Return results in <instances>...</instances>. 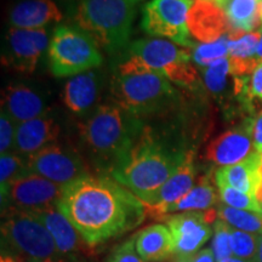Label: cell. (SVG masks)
Wrapping results in <instances>:
<instances>
[{
  "mask_svg": "<svg viewBox=\"0 0 262 262\" xmlns=\"http://www.w3.org/2000/svg\"><path fill=\"white\" fill-rule=\"evenodd\" d=\"M58 209L90 248L133 231L146 219L143 202L106 176H84L63 187Z\"/></svg>",
  "mask_w": 262,
  "mask_h": 262,
  "instance_id": "1",
  "label": "cell"
},
{
  "mask_svg": "<svg viewBox=\"0 0 262 262\" xmlns=\"http://www.w3.org/2000/svg\"><path fill=\"white\" fill-rule=\"evenodd\" d=\"M186 155L166 148L150 131L142 130L127 155L111 173L117 182L142 199L168 181Z\"/></svg>",
  "mask_w": 262,
  "mask_h": 262,
  "instance_id": "2",
  "label": "cell"
},
{
  "mask_svg": "<svg viewBox=\"0 0 262 262\" xmlns=\"http://www.w3.org/2000/svg\"><path fill=\"white\" fill-rule=\"evenodd\" d=\"M85 148L97 163L112 172L127 155L142 127L136 116L117 104H102L79 126Z\"/></svg>",
  "mask_w": 262,
  "mask_h": 262,
  "instance_id": "3",
  "label": "cell"
},
{
  "mask_svg": "<svg viewBox=\"0 0 262 262\" xmlns=\"http://www.w3.org/2000/svg\"><path fill=\"white\" fill-rule=\"evenodd\" d=\"M175 96L171 81L148 70L136 57L119 66L112 81V97L117 106L134 116L160 110Z\"/></svg>",
  "mask_w": 262,
  "mask_h": 262,
  "instance_id": "4",
  "label": "cell"
},
{
  "mask_svg": "<svg viewBox=\"0 0 262 262\" xmlns=\"http://www.w3.org/2000/svg\"><path fill=\"white\" fill-rule=\"evenodd\" d=\"M135 3V0H80L75 22L97 47L116 51L129 41Z\"/></svg>",
  "mask_w": 262,
  "mask_h": 262,
  "instance_id": "5",
  "label": "cell"
},
{
  "mask_svg": "<svg viewBox=\"0 0 262 262\" xmlns=\"http://www.w3.org/2000/svg\"><path fill=\"white\" fill-rule=\"evenodd\" d=\"M2 242L4 255L26 262L63 260L45 225L28 211L8 208L3 211Z\"/></svg>",
  "mask_w": 262,
  "mask_h": 262,
  "instance_id": "6",
  "label": "cell"
},
{
  "mask_svg": "<svg viewBox=\"0 0 262 262\" xmlns=\"http://www.w3.org/2000/svg\"><path fill=\"white\" fill-rule=\"evenodd\" d=\"M102 63L97 44L79 28L61 26L55 29L49 45V67L57 78L93 71Z\"/></svg>",
  "mask_w": 262,
  "mask_h": 262,
  "instance_id": "7",
  "label": "cell"
},
{
  "mask_svg": "<svg viewBox=\"0 0 262 262\" xmlns=\"http://www.w3.org/2000/svg\"><path fill=\"white\" fill-rule=\"evenodd\" d=\"M130 54L148 70L164 75L172 83L189 86L198 78V73L191 63L192 52L169 40L140 39L131 44Z\"/></svg>",
  "mask_w": 262,
  "mask_h": 262,
  "instance_id": "8",
  "label": "cell"
},
{
  "mask_svg": "<svg viewBox=\"0 0 262 262\" xmlns=\"http://www.w3.org/2000/svg\"><path fill=\"white\" fill-rule=\"evenodd\" d=\"M195 0H152L143 8L142 28L153 37L168 38L183 48H194L188 14Z\"/></svg>",
  "mask_w": 262,
  "mask_h": 262,
  "instance_id": "9",
  "label": "cell"
},
{
  "mask_svg": "<svg viewBox=\"0 0 262 262\" xmlns=\"http://www.w3.org/2000/svg\"><path fill=\"white\" fill-rule=\"evenodd\" d=\"M26 160L28 172L50 180L57 185L66 186L90 175L77 150L57 143L45 147Z\"/></svg>",
  "mask_w": 262,
  "mask_h": 262,
  "instance_id": "10",
  "label": "cell"
},
{
  "mask_svg": "<svg viewBox=\"0 0 262 262\" xmlns=\"http://www.w3.org/2000/svg\"><path fill=\"white\" fill-rule=\"evenodd\" d=\"M48 45L50 44L47 29L10 27L3 47V63L21 73H32Z\"/></svg>",
  "mask_w": 262,
  "mask_h": 262,
  "instance_id": "11",
  "label": "cell"
},
{
  "mask_svg": "<svg viewBox=\"0 0 262 262\" xmlns=\"http://www.w3.org/2000/svg\"><path fill=\"white\" fill-rule=\"evenodd\" d=\"M64 186L27 172L10 185L2 203L24 211H35L48 206L56 205L61 199Z\"/></svg>",
  "mask_w": 262,
  "mask_h": 262,
  "instance_id": "12",
  "label": "cell"
},
{
  "mask_svg": "<svg viewBox=\"0 0 262 262\" xmlns=\"http://www.w3.org/2000/svg\"><path fill=\"white\" fill-rule=\"evenodd\" d=\"M166 226L173 239L175 256H193L211 237L205 211H187L169 216Z\"/></svg>",
  "mask_w": 262,
  "mask_h": 262,
  "instance_id": "13",
  "label": "cell"
},
{
  "mask_svg": "<svg viewBox=\"0 0 262 262\" xmlns=\"http://www.w3.org/2000/svg\"><path fill=\"white\" fill-rule=\"evenodd\" d=\"M188 29L192 37L203 44L214 42L226 34L229 38L243 34L234 32L224 10L209 0H195L188 14Z\"/></svg>",
  "mask_w": 262,
  "mask_h": 262,
  "instance_id": "14",
  "label": "cell"
},
{
  "mask_svg": "<svg viewBox=\"0 0 262 262\" xmlns=\"http://www.w3.org/2000/svg\"><path fill=\"white\" fill-rule=\"evenodd\" d=\"M194 180L195 168L193 153L187 152L181 165L170 176L168 181L156 192L141 199L146 205L147 214L156 220L163 209L179 202L194 187Z\"/></svg>",
  "mask_w": 262,
  "mask_h": 262,
  "instance_id": "15",
  "label": "cell"
},
{
  "mask_svg": "<svg viewBox=\"0 0 262 262\" xmlns=\"http://www.w3.org/2000/svg\"><path fill=\"white\" fill-rule=\"evenodd\" d=\"M254 150L253 122H248L211 141L205 157L216 165L228 166L243 162Z\"/></svg>",
  "mask_w": 262,
  "mask_h": 262,
  "instance_id": "16",
  "label": "cell"
},
{
  "mask_svg": "<svg viewBox=\"0 0 262 262\" xmlns=\"http://www.w3.org/2000/svg\"><path fill=\"white\" fill-rule=\"evenodd\" d=\"M28 212L39 219L49 229L62 257L73 258L79 253H84L85 245L89 247L74 225L58 209L57 204Z\"/></svg>",
  "mask_w": 262,
  "mask_h": 262,
  "instance_id": "17",
  "label": "cell"
},
{
  "mask_svg": "<svg viewBox=\"0 0 262 262\" xmlns=\"http://www.w3.org/2000/svg\"><path fill=\"white\" fill-rule=\"evenodd\" d=\"M60 135V125L48 114L17 124L14 143V153L21 157H31L45 147L56 142Z\"/></svg>",
  "mask_w": 262,
  "mask_h": 262,
  "instance_id": "18",
  "label": "cell"
},
{
  "mask_svg": "<svg viewBox=\"0 0 262 262\" xmlns=\"http://www.w3.org/2000/svg\"><path fill=\"white\" fill-rule=\"evenodd\" d=\"M2 110L16 124H21L47 113L45 100L31 88L22 84L8 85L2 94Z\"/></svg>",
  "mask_w": 262,
  "mask_h": 262,
  "instance_id": "19",
  "label": "cell"
},
{
  "mask_svg": "<svg viewBox=\"0 0 262 262\" xmlns=\"http://www.w3.org/2000/svg\"><path fill=\"white\" fill-rule=\"evenodd\" d=\"M262 155L254 150L243 162L234 165L221 166L216 170L215 181L217 187H232L255 195V189L262 180L260 173Z\"/></svg>",
  "mask_w": 262,
  "mask_h": 262,
  "instance_id": "20",
  "label": "cell"
},
{
  "mask_svg": "<svg viewBox=\"0 0 262 262\" xmlns=\"http://www.w3.org/2000/svg\"><path fill=\"white\" fill-rule=\"evenodd\" d=\"M63 15L52 0H24L10 12V25L21 29H44L60 22Z\"/></svg>",
  "mask_w": 262,
  "mask_h": 262,
  "instance_id": "21",
  "label": "cell"
},
{
  "mask_svg": "<svg viewBox=\"0 0 262 262\" xmlns=\"http://www.w3.org/2000/svg\"><path fill=\"white\" fill-rule=\"evenodd\" d=\"M136 251L147 262H164L173 255V239L165 225H152L135 235Z\"/></svg>",
  "mask_w": 262,
  "mask_h": 262,
  "instance_id": "22",
  "label": "cell"
},
{
  "mask_svg": "<svg viewBox=\"0 0 262 262\" xmlns=\"http://www.w3.org/2000/svg\"><path fill=\"white\" fill-rule=\"evenodd\" d=\"M98 79L94 71L74 75L67 81L62 91L64 106L75 114H83L96 102Z\"/></svg>",
  "mask_w": 262,
  "mask_h": 262,
  "instance_id": "23",
  "label": "cell"
},
{
  "mask_svg": "<svg viewBox=\"0 0 262 262\" xmlns=\"http://www.w3.org/2000/svg\"><path fill=\"white\" fill-rule=\"evenodd\" d=\"M216 203H217V194L214 186L210 183L208 176H204L198 182V185L194 186L183 198L163 209L156 220L165 221L175 212L210 210Z\"/></svg>",
  "mask_w": 262,
  "mask_h": 262,
  "instance_id": "24",
  "label": "cell"
},
{
  "mask_svg": "<svg viewBox=\"0 0 262 262\" xmlns=\"http://www.w3.org/2000/svg\"><path fill=\"white\" fill-rule=\"evenodd\" d=\"M260 0H221L219 6L227 16L232 29L238 33H250L260 24Z\"/></svg>",
  "mask_w": 262,
  "mask_h": 262,
  "instance_id": "25",
  "label": "cell"
},
{
  "mask_svg": "<svg viewBox=\"0 0 262 262\" xmlns=\"http://www.w3.org/2000/svg\"><path fill=\"white\" fill-rule=\"evenodd\" d=\"M217 216L231 227L239 229V231L257 235L262 233L261 212L242 210V209L231 208L226 204H220L217 209Z\"/></svg>",
  "mask_w": 262,
  "mask_h": 262,
  "instance_id": "26",
  "label": "cell"
},
{
  "mask_svg": "<svg viewBox=\"0 0 262 262\" xmlns=\"http://www.w3.org/2000/svg\"><path fill=\"white\" fill-rule=\"evenodd\" d=\"M28 172L27 160L24 157L14 152L2 155L0 158V187H2V198L6 194L8 189L15 180Z\"/></svg>",
  "mask_w": 262,
  "mask_h": 262,
  "instance_id": "27",
  "label": "cell"
},
{
  "mask_svg": "<svg viewBox=\"0 0 262 262\" xmlns=\"http://www.w3.org/2000/svg\"><path fill=\"white\" fill-rule=\"evenodd\" d=\"M228 34L221 37L214 42L199 44L193 48L192 60L201 67H208L215 61L227 57L228 55Z\"/></svg>",
  "mask_w": 262,
  "mask_h": 262,
  "instance_id": "28",
  "label": "cell"
},
{
  "mask_svg": "<svg viewBox=\"0 0 262 262\" xmlns=\"http://www.w3.org/2000/svg\"><path fill=\"white\" fill-rule=\"evenodd\" d=\"M206 88L211 94H221L227 86L228 75L231 74V63L229 57H224L215 61L203 71Z\"/></svg>",
  "mask_w": 262,
  "mask_h": 262,
  "instance_id": "29",
  "label": "cell"
},
{
  "mask_svg": "<svg viewBox=\"0 0 262 262\" xmlns=\"http://www.w3.org/2000/svg\"><path fill=\"white\" fill-rule=\"evenodd\" d=\"M257 234L231 227V248L235 257L254 262L257 253Z\"/></svg>",
  "mask_w": 262,
  "mask_h": 262,
  "instance_id": "30",
  "label": "cell"
},
{
  "mask_svg": "<svg viewBox=\"0 0 262 262\" xmlns=\"http://www.w3.org/2000/svg\"><path fill=\"white\" fill-rule=\"evenodd\" d=\"M219 189H220L221 201L224 202L226 205L231 206V208L261 212L262 214V208L257 203L255 195L241 192L238 191V189H234L232 187H220Z\"/></svg>",
  "mask_w": 262,
  "mask_h": 262,
  "instance_id": "31",
  "label": "cell"
},
{
  "mask_svg": "<svg viewBox=\"0 0 262 262\" xmlns=\"http://www.w3.org/2000/svg\"><path fill=\"white\" fill-rule=\"evenodd\" d=\"M261 33H245L238 39L228 40V55L234 58H253L256 54L257 44L260 41Z\"/></svg>",
  "mask_w": 262,
  "mask_h": 262,
  "instance_id": "32",
  "label": "cell"
},
{
  "mask_svg": "<svg viewBox=\"0 0 262 262\" xmlns=\"http://www.w3.org/2000/svg\"><path fill=\"white\" fill-rule=\"evenodd\" d=\"M214 232L211 249L214 251L215 258L219 262L233 255L231 248V226L221 219H217L215 221Z\"/></svg>",
  "mask_w": 262,
  "mask_h": 262,
  "instance_id": "33",
  "label": "cell"
},
{
  "mask_svg": "<svg viewBox=\"0 0 262 262\" xmlns=\"http://www.w3.org/2000/svg\"><path fill=\"white\" fill-rule=\"evenodd\" d=\"M16 127H17V124L5 111L2 110V114H0V152L2 155L14 152Z\"/></svg>",
  "mask_w": 262,
  "mask_h": 262,
  "instance_id": "34",
  "label": "cell"
},
{
  "mask_svg": "<svg viewBox=\"0 0 262 262\" xmlns=\"http://www.w3.org/2000/svg\"><path fill=\"white\" fill-rule=\"evenodd\" d=\"M106 262H147L140 256L135 248V237L119 244L112 251Z\"/></svg>",
  "mask_w": 262,
  "mask_h": 262,
  "instance_id": "35",
  "label": "cell"
},
{
  "mask_svg": "<svg viewBox=\"0 0 262 262\" xmlns=\"http://www.w3.org/2000/svg\"><path fill=\"white\" fill-rule=\"evenodd\" d=\"M253 98L262 101V62L257 64V67L251 73V78L249 79L245 100L250 101Z\"/></svg>",
  "mask_w": 262,
  "mask_h": 262,
  "instance_id": "36",
  "label": "cell"
},
{
  "mask_svg": "<svg viewBox=\"0 0 262 262\" xmlns=\"http://www.w3.org/2000/svg\"><path fill=\"white\" fill-rule=\"evenodd\" d=\"M253 140L255 150L262 155V112L253 122Z\"/></svg>",
  "mask_w": 262,
  "mask_h": 262,
  "instance_id": "37",
  "label": "cell"
},
{
  "mask_svg": "<svg viewBox=\"0 0 262 262\" xmlns=\"http://www.w3.org/2000/svg\"><path fill=\"white\" fill-rule=\"evenodd\" d=\"M193 262H215V255L212 249H203V250L193 255Z\"/></svg>",
  "mask_w": 262,
  "mask_h": 262,
  "instance_id": "38",
  "label": "cell"
},
{
  "mask_svg": "<svg viewBox=\"0 0 262 262\" xmlns=\"http://www.w3.org/2000/svg\"><path fill=\"white\" fill-rule=\"evenodd\" d=\"M254 262H262V233L257 238V253Z\"/></svg>",
  "mask_w": 262,
  "mask_h": 262,
  "instance_id": "39",
  "label": "cell"
},
{
  "mask_svg": "<svg viewBox=\"0 0 262 262\" xmlns=\"http://www.w3.org/2000/svg\"><path fill=\"white\" fill-rule=\"evenodd\" d=\"M255 57L258 62H262V32H261V37H260V41L257 44V49H256V54H255Z\"/></svg>",
  "mask_w": 262,
  "mask_h": 262,
  "instance_id": "40",
  "label": "cell"
},
{
  "mask_svg": "<svg viewBox=\"0 0 262 262\" xmlns=\"http://www.w3.org/2000/svg\"><path fill=\"white\" fill-rule=\"evenodd\" d=\"M171 262H193V256H175Z\"/></svg>",
  "mask_w": 262,
  "mask_h": 262,
  "instance_id": "41",
  "label": "cell"
},
{
  "mask_svg": "<svg viewBox=\"0 0 262 262\" xmlns=\"http://www.w3.org/2000/svg\"><path fill=\"white\" fill-rule=\"evenodd\" d=\"M219 262H250V261L243 260V258H239V257H235V256H229V257L224 258V260H221Z\"/></svg>",
  "mask_w": 262,
  "mask_h": 262,
  "instance_id": "42",
  "label": "cell"
},
{
  "mask_svg": "<svg viewBox=\"0 0 262 262\" xmlns=\"http://www.w3.org/2000/svg\"><path fill=\"white\" fill-rule=\"evenodd\" d=\"M0 262H18L17 258L10 256V255H2V260H0Z\"/></svg>",
  "mask_w": 262,
  "mask_h": 262,
  "instance_id": "43",
  "label": "cell"
},
{
  "mask_svg": "<svg viewBox=\"0 0 262 262\" xmlns=\"http://www.w3.org/2000/svg\"><path fill=\"white\" fill-rule=\"evenodd\" d=\"M18 262H26L24 260H19V258H17ZM28 262H66L63 260H52V258H50V260H42V261H28Z\"/></svg>",
  "mask_w": 262,
  "mask_h": 262,
  "instance_id": "44",
  "label": "cell"
},
{
  "mask_svg": "<svg viewBox=\"0 0 262 262\" xmlns=\"http://www.w3.org/2000/svg\"><path fill=\"white\" fill-rule=\"evenodd\" d=\"M258 17H260V22H261V32H262V2L260 3V6H258Z\"/></svg>",
  "mask_w": 262,
  "mask_h": 262,
  "instance_id": "45",
  "label": "cell"
},
{
  "mask_svg": "<svg viewBox=\"0 0 262 262\" xmlns=\"http://www.w3.org/2000/svg\"><path fill=\"white\" fill-rule=\"evenodd\" d=\"M260 173H261V176H262V160H261V166H260Z\"/></svg>",
  "mask_w": 262,
  "mask_h": 262,
  "instance_id": "46",
  "label": "cell"
},
{
  "mask_svg": "<svg viewBox=\"0 0 262 262\" xmlns=\"http://www.w3.org/2000/svg\"><path fill=\"white\" fill-rule=\"evenodd\" d=\"M135 2H139V0H135Z\"/></svg>",
  "mask_w": 262,
  "mask_h": 262,
  "instance_id": "47",
  "label": "cell"
},
{
  "mask_svg": "<svg viewBox=\"0 0 262 262\" xmlns=\"http://www.w3.org/2000/svg\"><path fill=\"white\" fill-rule=\"evenodd\" d=\"M260 2H262V0H260Z\"/></svg>",
  "mask_w": 262,
  "mask_h": 262,
  "instance_id": "48",
  "label": "cell"
}]
</instances>
